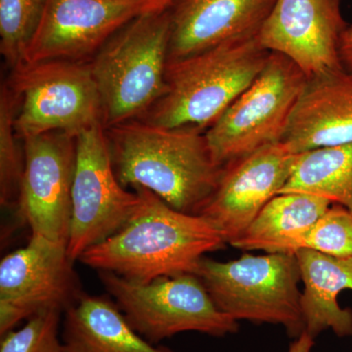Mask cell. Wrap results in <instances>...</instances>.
<instances>
[{
    "mask_svg": "<svg viewBox=\"0 0 352 352\" xmlns=\"http://www.w3.org/2000/svg\"><path fill=\"white\" fill-rule=\"evenodd\" d=\"M332 205L311 194H278L231 245L245 252L296 254L303 237Z\"/></svg>",
    "mask_w": 352,
    "mask_h": 352,
    "instance_id": "d6986e66",
    "label": "cell"
},
{
    "mask_svg": "<svg viewBox=\"0 0 352 352\" xmlns=\"http://www.w3.org/2000/svg\"><path fill=\"white\" fill-rule=\"evenodd\" d=\"M147 0H47L24 63L82 62L142 13ZM22 64V65H23Z\"/></svg>",
    "mask_w": 352,
    "mask_h": 352,
    "instance_id": "7c38bea8",
    "label": "cell"
},
{
    "mask_svg": "<svg viewBox=\"0 0 352 352\" xmlns=\"http://www.w3.org/2000/svg\"><path fill=\"white\" fill-rule=\"evenodd\" d=\"M67 245L32 235L0 263V336L44 312L65 314L85 295Z\"/></svg>",
    "mask_w": 352,
    "mask_h": 352,
    "instance_id": "9c48e42d",
    "label": "cell"
},
{
    "mask_svg": "<svg viewBox=\"0 0 352 352\" xmlns=\"http://www.w3.org/2000/svg\"><path fill=\"white\" fill-rule=\"evenodd\" d=\"M307 78L289 58L270 52L258 78L206 131L217 163L226 166L280 143Z\"/></svg>",
    "mask_w": 352,
    "mask_h": 352,
    "instance_id": "ba28073f",
    "label": "cell"
},
{
    "mask_svg": "<svg viewBox=\"0 0 352 352\" xmlns=\"http://www.w3.org/2000/svg\"><path fill=\"white\" fill-rule=\"evenodd\" d=\"M110 298L85 294L64 314V352H175L139 335Z\"/></svg>",
    "mask_w": 352,
    "mask_h": 352,
    "instance_id": "ac0fdd59",
    "label": "cell"
},
{
    "mask_svg": "<svg viewBox=\"0 0 352 352\" xmlns=\"http://www.w3.org/2000/svg\"><path fill=\"white\" fill-rule=\"evenodd\" d=\"M352 143V73L308 76L280 144L294 155Z\"/></svg>",
    "mask_w": 352,
    "mask_h": 352,
    "instance_id": "2e32d148",
    "label": "cell"
},
{
    "mask_svg": "<svg viewBox=\"0 0 352 352\" xmlns=\"http://www.w3.org/2000/svg\"><path fill=\"white\" fill-rule=\"evenodd\" d=\"M105 131L113 170L126 188L144 187L178 212L199 215L219 186L226 166L215 161L203 129L134 120Z\"/></svg>",
    "mask_w": 352,
    "mask_h": 352,
    "instance_id": "6da1fadb",
    "label": "cell"
},
{
    "mask_svg": "<svg viewBox=\"0 0 352 352\" xmlns=\"http://www.w3.org/2000/svg\"><path fill=\"white\" fill-rule=\"evenodd\" d=\"M200 278L220 311L236 321L282 326L296 339L305 331L296 254H245L234 261L204 256Z\"/></svg>",
    "mask_w": 352,
    "mask_h": 352,
    "instance_id": "5b68a950",
    "label": "cell"
},
{
    "mask_svg": "<svg viewBox=\"0 0 352 352\" xmlns=\"http://www.w3.org/2000/svg\"><path fill=\"white\" fill-rule=\"evenodd\" d=\"M47 0H0V53L9 68L24 63Z\"/></svg>",
    "mask_w": 352,
    "mask_h": 352,
    "instance_id": "7402d4cb",
    "label": "cell"
},
{
    "mask_svg": "<svg viewBox=\"0 0 352 352\" xmlns=\"http://www.w3.org/2000/svg\"><path fill=\"white\" fill-rule=\"evenodd\" d=\"M276 0H175L168 62L258 36Z\"/></svg>",
    "mask_w": 352,
    "mask_h": 352,
    "instance_id": "9a60e30c",
    "label": "cell"
},
{
    "mask_svg": "<svg viewBox=\"0 0 352 352\" xmlns=\"http://www.w3.org/2000/svg\"><path fill=\"white\" fill-rule=\"evenodd\" d=\"M296 157L277 143L227 164L214 195L199 215L219 229L226 244L232 245L284 188Z\"/></svg>",
    "mask_w": 352,
    "mask_h": 352,
    "instance_id": "5bb4252c",
    "label": "cell"
},
{
    "mask_svg": "<svg viewBox=\"0 0 352 352\" xmlns=\"http://www.w3.org/2000/svg\"><path fill=\"white\" fill-rule=\"evenodd\" d=\"M132 189L140 201L126 226L83 252L80 263L146 284L196 274L206 254L226 248L222 234L205 217L178 212L144 187Z\"/></svg>",
    "mask_w": 352,
    "mask_h": 352,
    "instance_id": "7a4b0ae2",
    "label": "cell"
},
{
    "mask_svg": "<svg viewBox=\"0 0 352 352\" xmlns=\"http://www.w3.org/2000/svg\"><path fill=\"white\" fill-rule=\"evenodd\" d=\"M303 283L302 318L314 339L332 330L339 338L352 336V309L338 302L340 292L352 291V258H336L314 250L296 252Z\"/></svg>",
    "mask_w": 352,
    "mask_h": 352,
    "instance_id": "e0dca14e",
    "label": "cell"
},
{
    "mask_svg": "<svg viewBox=\"0 0 352 352\" xmlns=\"http://www.w3.org/2000/svg\"><path fill=\"white\" fill-rule=\"evenodd\" d=\"M340 59L344 69L352 73V25H347L340 39Z\"/></svg>",
    "mask_w": 352,
    "mask_h": 352,
    "instance_id": "d4e9b609",
    "label": "cell"
},
{
    "mask_svg": "<svg viewBox=\"0 0 352 352\" xmlns=\"http://www.w3.org/2000/svg\"><path fill=\"white\" fill-rule=\"evenodd\" d=\"M61 316L50 311L32 317L22 327L1 336L0 352H64Z\"/></svg>",
    "mask_w": 352,
    "mask_h": 352,
    "instance_id": "cb8c5ba5",
    "label": "cell"
},
{
    "mask_svg": "<svg viewBox=\"0 0 352 352\" xmlns=\"http://www.w3.org/2000/svg\"><path fill=\"white\" fill-rule=\"evenodd\" d=\"M175 0H147L142 13L162 12L170 8Z\"/></svg>",
    "mask_w": 352,
    "mask_h": 352,
    "instance_id": "4316f807",
    "label": "cell"
},
{
    "mask_svg": "<svg viewBox=\"0 0 352 352\" xmlns=\"http://www.w3.org/2000/svg\"><path fill=\"white\" fill-rule=\"evenodd\" d=\"M314 346V338L305 331L300 337L292 342L288 352H311Z\"/></svg>",
    "mask_w": 352,
    "mask_h": 352,
    "instance_id": "484cf974",
    "label": "cell"
},
{
    "mask_svg": "<svg viewBox=\"0 0 352 352\" xmlns=\"http://www.w3.org/2000/svg\"><path fill=\"white\" fill-rule=\"evenodd\" d=\"M73 214L67 249L78 261L89 249L120 230L140 201L120 184L113 170L105 127L97 124L76 136Z\"/></svg>",
    "mask_w": 352,
    "mask_h": 352,
    "instance_id": "30bf717a",
    "label": "cell"
},
{
    "mask_svg": "<svg viewBox=\"0 0 352 352\" xmlns=\"http://www.w3.org/2000/svg\"><path fill=\"white\" fill-rule=\"evenodd\" d=\"M302 249L314 250L336 258H352L351 212L333 204L303 237L300 245Z\"/></svg>",
    "mask_w": 352,
    "mask_h": 352,
    "instance_id": "603a6c76",
    "label": "cell"
},
{
    "mask_svg": "<svg viewBox=\"0 0 352 352\" xmlns=\"http://www.w3.org/2000/svg\"><path fill=\"white\" fill-rule=\"evenodd\" d=\"M25 168L18 215L32 235L68 245L73 214L76 138L62 131L23 139Z\"/></svg>",
    "mask_w": 352,
    "mask_h": 352,
    "instance_id": "8fae6325",
    "label": "cell"
},
{
    "mask_svg": "<svg viewBox=\"0 0 352 352\" xmlns=\"http://www.w3.org/2000/svg\"><path fill=\"white\" fill-rule=\"evenodd\" d=\"M18 98L8 82L0 89V204L17 210L25 168L24 148L18 144L14 122Z\"/></svg>",
    "mask_w": 352,
    "mask_h": 352,
    "instance_id": "44dd1931",
    "label": "cell"
},
{
    "mask_svg": "<svg viewBox=\"0 0 352 352\" xmlns=\"http://www.w3.org/2000/svg\"><path fill=\"white\" fill-rule=\"evenodd\" d=\"M342 0H276L258 32L270 52L289 58L305 76L344 69L340 45L347 25Z\"/></svg>",
    "mask_w": 352,
    "mask_h": 352,
    "instance_id": "4fadbf2b",
    "label": "cell"
},
{
    "mask_svg": "<svg viewBox=\"0 0 352 352\" xmlns=\"http://www.w3.org/2000/svg\"><path fill=\"white\" fill-rule=\"evenodd\" d=\"M9 87L18 98V138L62 131L78 136L103 124L98 88L89 64L47 61L12 69Z\"/></svg>",
    "mask_w": 352,
    "mask_h": 352,
    "instance_id": "52a82bcc",
    "label": "cell"
},
{
    "mask_svg": "<svg viewBox=\"0 0 352 352\" xmlns=\"http://www.w3.org/2000/svg\"><path fill=\"white\" fill-rule=\"evenodd\" d=\"M97 272L131 327L152 344L184 332L223 338L239 331V322L220 311L196 274L141 284L108 271Z\"/></svg>",
    "mask_w": 352,
    "mask_h": 352,
    "instance_id": "8992f818",
    "label": "cell"
},
{
    "mask_svg": "<svg viewBox=\"0 0 352 352\" xmlns=\"http://www.w3.org/2000/svg\"><path fill=\"white\" fill-rule=\"evenodd\" d=\"M170 36L168 9L141 13L92 57L105 129L140 119L163 95Z\"/></svg>",
    "mask_w": 352,
    "mask_h": 352,
    "instance_id": "277c9868",
    "label": "cell"
},
{
    "mask_svg": "<svg viewBox=\"0 0 352 352\" xmlns=\"http://www.w3.org/2000/svg\"><path fill=\"white\" fill-rule=\"evenodd\" d=\"M270 55L258 34L168 62L163 95L138 120L207 131L258 78Z\"/></svg>",
    "mask_w": 352,
    "mask_h": 352,
    "instance_id": "3957f363",
    "label": "cell"
},
{
    "mask_svg": "<svg viewBox=\"0 0 352 352\" xmlns=\"http://www.w3.org/2000/svg\"><path fill=\"white\" fill-rule=\"evenodd\" d=\"M282 193L322 197L352 214V143L296 155Z\"/></svg>",
    "mask_w": 352,
    "mask_h": 352,
    "instance_id": "ffe728a7",
    "label": "cell"
}]
</instances>
